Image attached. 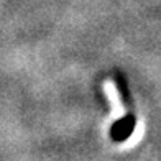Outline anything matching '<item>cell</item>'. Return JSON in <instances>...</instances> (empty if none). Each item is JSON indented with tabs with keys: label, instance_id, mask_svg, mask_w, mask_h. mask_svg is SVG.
<instances>
[{
	"label": "cell",
	"instance_id": "1",
	"mask_svg": "<svg viewBox=\"0 0 161 161\" xmlns=\"http://www.w3.org/2000/svg\"><path fill=\"white\" fill-rule=\"evenodd\" d=\"M104 87H105V92H107L108 99H110L112 105H114V117H120L123 114V105L120 102V94L117 91V87L114 86L112 80H107Z\"/></svg>",
	"mask_w": 161,
	"mask_h": 161
}]
</instances>
